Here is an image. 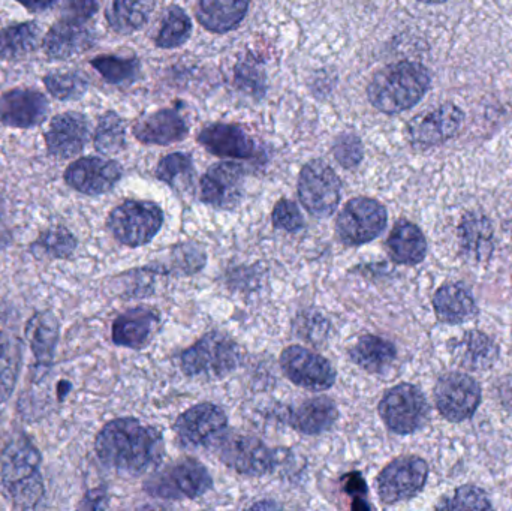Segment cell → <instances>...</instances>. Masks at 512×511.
<instances>
[{"label": "cell", "mask_w": 512, "mask_h": 511, "mask_svg": "<svg viewBox=\"0 0 512 511\" xmlns=\"http://www.w3.org/2000/svg\"><path fill=\"white\" fill-rule=\"evenodd\" d=\"M453 356L463 368L481 371L490 368L498 359V347L484 333L469 332L454 344Z\"/></svg>", "instance_id": "obj_31"}, {"label": "cell", "mask_w": 512, "mask_h": 511, "mask_svg": "<svg viewBox=\"0 0 512 511\" xmlns=\"http://www.w3.org/2000/svg\"><path fill=\"white\" fill-rule=\"evenodd\" d=\"M463 113L457 105L444 104L418 114L408 126L411 143L417 147H433L453 138L463 123Z\"/></svg>", "instance_id": "obj_17"}, {"label": "cell", "mask_w": 512, "mask_h": 511, "mask_svg": "<svg viewBox=\"0 0 512 511\" xmlns=\"http://www.w3.org/2000/svg\"><path fill=\"white\" fill-rule=\"evenodd\" d=\"M248 9L249 0H200L197 17L210 32L225 33L242 23Z\"/></svg>", "instance_id": "obj_27"}, {"label": "cell", "mask_w": 512, "mask_h": 511, "mask_svg": "<svg viewBox=\"0 0 512 511\" xmlns=\"http://www.w3.org/2000/svg\"><path fill=\"white\" fill-rule=\"evenodd\" d=\"M89 140V122L80 113H63L51 120L45 134L50 155L60 159L78 155Z\"/></svg>", "instance_id": "obj_20"}, {"label": "cell", "mask_w": 512, "mask_h": 511, "mask_svg": "<svg viewBox=\"0 0 512 511\" xmlns=\"http://www.w3.org/2000/svg\"><path fill=\"white\" fill-rule=\"evenodd\" d=\"M387 225V210L373 198L348 201L337 216L336 231L343 245L361 246L381 236Z\"/></svg>", "instance_id": "obj_10"}, {"label": "cell", "mask_w": 512, "mask_h": 511, "mask_svg": "<svg viewBox=\"0 0 512 511\" xmlns=\"http://www.w3.org/2000/svg\"><path fill=\"white\" fill-rule=\"evenodd\" d=\"M460 245L469 258L487 260L493 252L492 222L480 213H469L459 228Z\"/></svg>", "instance_id": "obj_32"}, {"label": "cell", "mask_w": 512, "mask_h": 511, "mask_svg": "<svg viewBox=\"0 0 512 511\" xmlns=\"http://www.w3.org/2000/svg\"><path fill=\"white\" fill-rule=\"evenodd\" d=\"M156 176L174 189L188 186L194 176V164H192L191 156L185 155V153H173V155L165 156L159 162Z\"/></svg>", "instance_id": "obj_38"}, {"label": "cell", "mask_w": 512, "mask_h": 511, "mask_svg": "<svg viewBox=\"0 0 512 511\" xmlns=\"http://www.w3.org/2000/svg\"><path fill=\"white\" fill-rule=\"evenodd\" d=\"M125 122L113 111H108L99 119L95 131V147L104 155H116L125 147Z\"/></svg>", "instance_id": "obj_37"}, {"label": "cell", "mask_w": 512, "mask_h": 511, "mask_svg": "<svg viewBox=\"0 0 512 511\" xmlns=\"http://www.w3.org/2000/svg\"><path fill=\"white\" fill-rule=\"evenodd\" d=\"M228 419L225 411L215 404H200L189 408L177 417L173 429L183 447L213 446L227 431Z\"/></svg>", "instance_id": "obj_13"}, {"label": "cell", "mask_w": 512, "mask_h": 511, "mask_svg": "<svg viewBox=\"0 0 512 511\" xmlns=\"http://www.w3.org/2000/svg\"><path fill=\"white\" fill-rule=\"evenodd\" d=\"M98 9L99 0H66L65 17L86 23Z\"/></svg>", "instance_id": "obj_44"}, {"label": "cell", "mask_w": 512, "mask_h": 511, "mask_svg": "<svg viewBox=\"0 0 512 511\" xmlns=\"http://www.w3.org/2000/svg\"><path fill=\"white\" fill-rule=\"evenodd\" d=\"M334 156L336 161L342 167L354 168L360 164L363 159L364 150L360 138L354 134H342L336 138V143L333 147Z\"/></svg>", "instance_id": "obj_43"}, {"label": "cell", "mask_w": 512, "mask_h": 511, "mask_svg": "<svg viewBox=\"0 0 512 511\" xmlns=\"http://www.w3.org/2000/svg\"><path fill=\"white\" fill-rule=\"evenodd\" d=\"M435 401L439 413L445 419L454 423L465 422L480 407L481 389L469 375L451 372L436 384Z\"/></svg>", "instance_id": "obj_15"}, {"label": "cell", "mask_w": 512, "mask_h": 511, "mask_svg": "<svg viewBox=\"0 0 512 511\" xmlns=\"http://www.w3.org/2000/svg\"><path fill=\"white\" fill-rule=\"evenodd\" d=\"M501 396L512 407V377L505 380L504 386L501 387Z\"/></svg>", "instance_id": "obj_48"}, {"label": "cell", "mask_w": 512, "mask_h": 511, "mask_svg": "<svg viewBox=\"0 0 512 511\" xmlns=\"http://www.w3.org/2000/svg\"><path fill=\"white\" fill-rule=\"evenodd\" d=\"M222 464L243 476H267L277 467V455L258 438L228 432L213 444Z\"/></svg>", "instance_id": "obj_7"}, {"label": "cell", "mask_w": 512, "mask_h": 511, "mask_svg": "<svg viewBox=\"0 0 512 511\" xmlns=\"http://www.w3.org/2000/svg\"><path fill=\"white\" fill-rule=\"evenodd\" d=\"M45 87L54 98L77 99L87 90V83L77 72H51L44 78Z\"/></svg>", "instance_id": "obj_40"}, {"label": "cell", "mask_w": 512, "mask_h": 511, "mask_svg": "<svg viewBox=\"0 0 512 511\" xmlns=\"http://www.w3.org/2000/svg\"><path fill=\"white\" fill-rule=\"evenodd\" d=\"M298 198L310 215L328 218L339 206L342 182L330 165L313 159L304 165L298 177Z\"/></svg>", "instance_id": "obj_8"}, {"label": "cell", "mask_w": 512, "mask_h": 511, "mask_svg": "<svg viewBox=\"0 0 512 511\" xmlns=\"http://www.w3.org/2000/svg\"><path fill=\"white\" fill-rule=\"evenodd\" d=\"M93 33L83 21L63 17L44 39V50L51 59H69L92 45Z\"/></svg>", "instance_id": "obj_24"}, {"label": "cell", "mask_w": 512, "mask_h": 511, "mask_svg": "<svg viewBox=\"0 0 512 511\" xmlns=\"http://www.w3.org/2000/svg\"><path fill=\"white\" fill-rule=\"evenodd\" d=\"M77 239L71 231L63 227L50 228L42 231L35 243L30 246V252L36 257L53 258V260H68L77 249Z\"/></svg>", "instance_id": "obj_35"}, {"label": "cell", "mask_w": 512, "mask_h": 511, "mask_svg": "<svg viewBox=\"0 0 512 511\" xmlns=\"http://www.w3.org/2000/svg\"><path fill=\"white\" fill-rule=\"evenodd\" d=\"M355 365L370 374H384L397 357V350L387 339L375 335H363L349 350Z\"/></svg>", "instance_id": "obj_30"}, {"label": "cell", "mask_w": 512, "mask_h": 511, "mask_svg": "<svg viewBox=\"0 0 512 511\" xmlns=\"http://www.w3.org/2000/svg\"><path fill=\"white\" fill-rule=\"evenodd\" d=\"M271 221H273L274 228L286 231V233H297L304 228L303 215H301L297 204L285 200V198L277 201L273 213H271Z\"/></svg>", "instance_id": "obj_41"}, {"label": "cell", "mask_w": 512, "mask_h": 511, "mask_svg": "<svg viewBox=\"0 0 512 511\" xmlns=\"http://www.w3.org/2000/svg\"><path fill=\"white\" fill-rule=\"evenodd\" d=\"M418 2L432 3V5H436V3H444L447 2V0H418Z\"/></svg>", "instance_id": "obj_49"}, {"label": "cell", "mask_w": 512, "mask_h": 511, "mask_svg": "<svg viewBox=\"0 0 512 511\" xmlns=\"http://www.w3.org/2000/svg\"><path fill=\"white\" fill-rule=\"evenodd\" d=\"M20 317L9 303L0 305V404L14 393L23 362Z\"/></svg>", "instance_id": "obj_14"}, {"label": "cell", "mask_w": 512, "mask_h": 511, "mask_svg": "<svg viewBox=\"0 0 512 511\" xmlns=\"http://www.w3.org/2000/svg\"><path fill=\"white\" fill-rule=\"evenodd\" d=\"M285 422L304 435H319L333 428L339 419L336 404L330 398H313L285 414Z\"/></svg>", "instance_id": "obj_26"}, {"label": "cell", "mask_w": 512, "mask_h": 511, "mask_svg": "<svg viewBox=\"0 0 512 511\" xmlns=\"http://www.w3.org/2000/svg\"><path fill=\"white\" fill-rule=\"evenodd\" d=\"M388 252L396 263L414 266L427 254V242L423 231L409 221H399L388 237Z\"/></svg>", "instance_id": "obj_28"}, {"label": "cell", "mask_w": 512, "mask_h": 511, "mask_svg": "<svg viewBox=\"0 0 512 511\" xmlns=\"http://www.w3.org/2000/svg\"><path fill=\"white\" fill-rule=\"evenodd\" d=\"M108 507V495L104 488L93 489L81 500L78 509L83 510H104Z\"/></svg>", "instance_id": "obj_46"}, {"label": "cell", "mask_w": 512, "mask_h": 511, "mask_svg": "<svg viewBox=\"0 0 512 511\" xmlns=\"http://www.w3.org/2000/svg\"><path fill=\"white\" fill-rule=\"evenodd\" d=\"M18 3L29 9L32 12L47 11L53 8L59 0H17Z\"/></svg>", "instance_id": "obj_47"}, {"label": "cell", "mask_w": 512, "mask_h": 511, "mask_svg": "<svg viewBox=\"0 0 512 511\" xmlns=\"http://www.w3.org/2000/svg\"><path fill=\"white\" fill-rule=\"evenodd\" d=\"M245 186V168L234 162H219L204 174L200 197L216 209L231 210L239 206Z\"/></svg>", "instance_id": "obj_16"}, {"label": "cell", "mask_w": 512, "mask_h": 511, "mask_svg": "<svg viewBox=\"0 0 512 511\" xmlns=\"http://www.w3.org/2000/svg\"><path fill=\"white\" fill-rule=\"evenodd\" d=\"M280 368L291 383L310 392H324L336 383V371L331 363L300 345L283 350Z\"/></svg>", "instance_id": "obj_12"}, {"label": "cell", "mask_w": 512, "mask_h": 511, "mask_svg": "<svg viewBox=\"0 0 512 511\" xmlns=\"http://www.w3.org/2000/svg\"><path fill=\"white\" fill-rule=\"evenodd\" d=\"M24 335L35 357L36 377H44L50 371L54 354H56L60 335L59 320L53 312H36L27 321Z\"/></svg>", "instance_id": "obj_21"}, {"label": "cell", "mask_w": 512, "mask_h": 511, "mask_svg": "<svg viewBox=\"0 0 512 511\" xmlns=\"http://www.w3.org/2000/svg\"><path fill=\"white\" fill-rule=\"evenodd\" d=\"M191 33L192 21L188 14L179 6H170L156 38V45L165 50L180 47L188 41Z\"/></svg>", "instance_id": "obj_36"}, {"label": "cell", "mask_w": 512, "mask_h": 511, "mask_svg": "<svg viewBox=\"0 0 512 511\" xmlns=\"http://www.w3.org/2000/svg\"><path fill=\"white\" fill-rule=\"evenodd\" d=\"M430 72L417 62L393 63L376 72L367 87L370 104L385 114L415 107L430 89Z\"/></svg>", "instance_id": "obj_3"}, {"label": "cell", "mask_w": 512, "mask_h": 511, "mask_svg": "<svg viewBox=\"0 0 512 511\" xmlns=\"http://www.w3.org/2000/svg\"><path fill=\"white\" fill-rule=\"evenodd\" d=\"M379 416L394 434H414L426 425L429 404L418 387L399 384L385 393L379 404Z\"/></svg>", "instance_id": "obj_9"}, {"label": "cell", "mask_w": 512, "mask_h": 511, "mask_svg": "<svg viewBox=\"0 0 512 511\" xmlns=\"http://www.w3.org/2000/svg\"><path fill=\"white\" fill-rule=\"evenodd\" d=\"M108 230L128 248H140L155 239L164 224V212L152 201L128 200L108 216Z\"/></svg>", "instance_id": "obj_6"}, {"label": "cell", "mask_w": 512, "mask_h": 511, "mask_svg": "<svg viewBox=\"0 0 512 511\" xmlns=\"http://www.w3.org/2000/svg\"><path fill=\"white\" fill-rule=\"evenodd\" d=\"M99 461L119 476L138 477L152 473L164 458V440L158 429L125 417L111 420L95 441Z\"/></svg>", "instance_id": "obj_1"}, {"label": "cell", "mask_w": 512, "mask_h": 511, "mask_svg": "<svg viewBox=\"0 0 512 511\" xmlns=\"http://www.w3.org/2000/svg\"><path fill=\"white\" fill-rule=\"evenodd\" d=\"M47 98L38 90L12 89L0 96V122L11 128L41 125L48 114Z\"/></svg>", "instance_id": "obj_19"}, {"label": "cell", "mask_w": 512, "mask_h": 511, "mask_svg": "<svg viewBox=\"0 0 512 511\" xmlns=\"http://www.w3.org/2000/svg\"><path fill=\"white\" fill-rule=\"evenodd\" d=\"M213 480L209 470L197 459L186 458L162 468L153 474L144 491L161 500H197L212 489Z\"/></svg>", "instance_id": "obj_5"}, {"label": "cell", "mask_w": 512, "mask_h": 511, "mask_svg": "<svg viewBox=\"0 0 512 511\" xmlns=\"http://www.w3.org/2000/svg\"><path fill=\"white\" fill-rule=\"evenodd\" d=\"M439 507L450 510H489L492 504L481 489L475 486H463L451 500Z\"/></svg>", "instance_id": "obj_42"}, {"label": "cell", "mask_w": 512, "mask_h": 511, "mask_svg": "<svg viewBox=\"0 0 512 511\" xmlns=\"http://www.w3.org/2000/svg\"><path fill=\"white\" fill-rule=\"evenodd\" d=\"M41 38L36 23H21L0 30V60H17L35 50Z\"/></svg>", "instance_id": "obj_34"}, {"label": "cell", "mask_w": 512, "mask_h": 511, "mask_svg": "<svg viewBox=\"0 0 512 511\" xmlns=\"http://www.w3.org/2000/svg\"><path fill=\"white\" fill-rule=\"evenodd\" d=\"M204 149L221 158L251 159L256 147L245 129L231 123H215L207 126L198 135Z\"/></svg>", "instance_id": "obj_22"}, {"label": "cell", "mask_w": 512, "mask_h": 511, "mask_svg": "<svg viewBox=\"0 0 512 511\" xmlns=\"http://www.w3.org/2000/svg\"><path fill=\"white\" fill-rule=\"evenodd\" d=\"M41 453L24 434L9 440L0 455V477L12 507L35 510L44 501Z\"/></svg>", "instance_id": "obj_2"}, {"label": "cell", "mask_w": 512, "mask_h": 511, "mask_svg": "<svg viewBox=\"0 0 512 511\" xmlns=\"http://www.w3.org/2000/svg\"><path fill=\"white\" fill-rule=\"evenodd\" d=\"M159 321L161 318L153 309L144 306L129 309L114 321L111 338L119 347L140 350L149 344L153 333L158 329Z\"/></svg>", "instance_id": "obj_23"}, {"label": "cell", "mask_w": 512, "mask_h": 511, "mask_svg": "<svg viewBox=\"0 0 512 511\" xmlns=\"http://www.w3.org/2000/svg\"><path fill=\"white\" fill-rule=\"evenodd\" d=\"M134 135L144 144L168 146L188 135V123L176 110H159L138 120Z\"/></svg>", "instance_id": "obj_25"}, {"label": "cell", "mask_w": 512, "mask_h": 511, "mask_svg": "<svg viewBox=\"0 0 512 511\" xmlns=\"http://www.w3.org/2000/svg\"><path fill=\"white\" fill-rule=\"evenodd\" d=\"M429 467L418 456H402L388 464L376 480L378 495L384 504L402 503L423 491Z\"/></svg>", "instance_id": "obj_11"}, {"label": "cell", "mask_w": 512, "mask_h": 511, "mask_svg": "<svg viewBox=\"0 0 512 511\" xmlns=\"http://www.w3.org/2000/svg\"><path fill=\"white\" fill-rule=\"evenodd\" d=\"M122 167L116 161L102 158H80L65 171V182L84 195H102L110 192L122 179Z\"/></svg>", "instance_id": "obj_18"}, {"label": "cell", "mask_w": 512, "mask_h": 511, "mask_svg": "<svg viewBox=\"0 0 512 511\" xmlns=\"http://www.w3.org/2000/svg\"><path fill=\"white\" fill-rule=\"evenodd\" d=\"M433 306L442 323H465L477 314L474 297L462 284H447L439 288Z\"/></svg>", "instance_id": "obj_29"}, {"label": "cell", "mask_w": 512, "mask_h": 511, "mask_svg": "<svg viewBox=\"0 0 512 511\" xmlns=\"http://www.w3.org/2000/svg\"><path fill=\"white\" fill-rule=\"evenodd\" d=\"M156 0H113L107 18L110 26L122 35L143 29L155 9Z\"/></svg>", "instance_id": "obj_33"}, {"label": "cell", "mask_w": 512, "mask_h": 511, "mask_svg": "<svg viewBox=\"0 0 512 511\" xmlns=\"http://www.w3.org/2000/svg\"><path fill=\"white\" fill-rule=\"evenodd\" d=\"M240 348L230 336L210 332L195 342L180 356L183 372L191 378L222 380L236 371L240 363Z\"/></svg>", "instance_id": "obj_4"}, {"label": "cell", "mask_w": 512, "mask_h": 511, "mask_svg": "<svg viewBox=\"0 0 512 511\" xmlns=\"http://www.w3.org/2000/svg\"><path fill=\"white\" fill-rule=\"evenodd\" d=\"M343 488H345L346 494L355 501H361L367 509H370V506H367L366 500H363L364 495H366V482H364L361 474L352 473L348 474L343 480Z\"/></svg>", "instance_id": "obj_45"}, {"label": "cell", "mask_w": 512, "mask_h": 511, "mask_svg": "<svg viewBox=\"0 0 512 511\" xmlns=\"http://www.w3.org/2000/svg\"><path fill=\"white\" fill-rule=\"evenodd\" d=\"M92 66L111 84H122L137 77L140 63L137 59L119 56H99L92 60Z\"/></svg>", "instance_id": "obj_39"}]
</instances>
